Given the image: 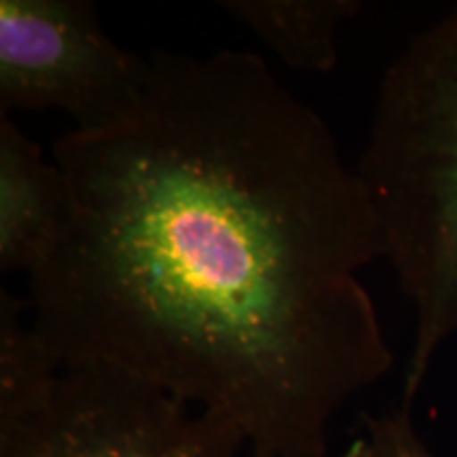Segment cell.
<instances>
[{"mask_svg": "<svg viewBox=\"0 0 457 457\" xmlns=\"http://www.w3.org/2000/svg\"><path fill=\"white\" fill-rule=\"evenodd\" d=\"M148 57L125 121L54 145L71 220L28 278L34 328L222 417L250 457H328L394 364L360 282L384 259L367 187L253 51Z\"/></svg>", "mask_w": 457, "mask_h": 457, "instance_id": "1", "label": "cell"}, {"mask_svg": "<svg viewBox=\"0 0 457 457\" xmlns=\"http://www.w3.org/2000/svg\"><path fill=\"white\" fill-rule=\"evenodd\" d=\"M356 170L413 310L403 390L413 404L436 352L457 335V9L386 68Z\"/></svg>", "mask_w": 457, "mask_h": 457, "instance_id": "2", "label": "cell"}, {"mask_svg": "<svg viewBox=\"0 0 457 457\" xmlns=\"http://www.w3.org/2000/svg\"><path fill=\"white\" fill-rule=\"evenodd\" d=\"M0 293V457H239L245 443L205 413L102 362H62Z\"/></svg>", "mask_w": 457, "mask_h": 457, "instance_id": "3", "label": "cell"}, {"mask_svg": "<svg viewBox=\"0 0 457 457\" xmlns=\"http://www.w3.org/2000/svg\"><path fill=\"white\" fill-rule=\"evenodd\" d=\"M148 77L151 57L114 43L89 0L0 3V112L55 108L94 134L134 112Z\"/></svg>", "mask_w": 457, "mask_h": 457, "instance_id": "4", "label": "cell"}, {"mask_svg": "<svg viewBox=\"0 0 457 457\" xmlns=\"http://www.w3.org/2000/svg\"><path fill=\"white\" fill-rule=\"evenodd\" d=\"M71 220V187L57 162L0 112V270L28 278L51 261Z\"/></svg>", "mask_w": 457, "mask_h": 457, "instance_id": "5", "label": "cell"}, {"mask_svg": "<svg viewBox=\"0 0 457 457\" xmlns=\"http://www.w3.org/2000/svg\"><path fill=\"white\" fill-rule=\"evenodd\" d=\"M236 17L284 64L305 72H330L337 64V32L356 17V0H222Z\"/></svg>", "mask_w": 457, "mask_h": 457, "instance_id": "6", "label": "cell"}, {"mask_svg": "<svg viewBox=\"0 0 457 457\" xmlns=\"http://www.w3.org/2000/svg\"><path fill=\"white\" fill-rule=\"evenodd\" d=\"M360 457H434L413 421V404L403 403L390 413L364 415Z\"/></svg>", "mask_w": 457, "mask_h": 457, "instance_id": "7", "label": "cell"}, {"mask_svg": "<svg viewBox=\"0 0 457 457\" xmlns=\"http://www.w3.org/2000/svg\"><path fill=\"white\" fill-rule=\"evenodd\" d=\"M360 451H362V445H360V438H353L350 447H347L345 451H343L341 455H337V457H360Z\"/></svg>", "mask_w": 457, "mask_h": 457, "instance_id": "8", "label": "cell"}]
</instances>
